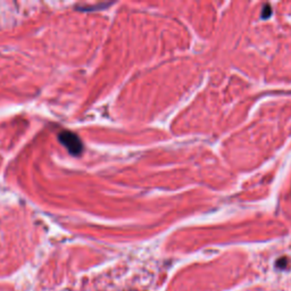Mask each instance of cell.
Listing matches in <instances>:
<instances>
[{
  "label": "cell",
  "instance_id": "obj_1",
  "mask_svg": "<svg viewBox=\"0 0 291 291\" xmlns=\"http://www.w3.org/2000/svg\"><path fill=\"white\" fill-rule=\"evenodd\" d=\"M59 140L73 155H79L82 151V142L72 132H63L59 134Z\"/></svg>",
  "mask_w": 291,
  "mask_h": 291
},
{
  "label": "cell",
  "instance_id": "obj_2",
  "mask_svg": "<svg viewBox=\"0 0 291 291\" xmlns=\"http://www.w3.org/2000/svg\"><path fill=\"white\" fill-rule=\"evenodd\" d=\"M271 14H272V11H271L270 5H269V4H266L265 6H264V8H263L262 18H270V15H271Z\"/></svg>",
  "mask_w": 291,
  "mask_h": 291
},
{
  "label": "cell",
  "instance_id": "obj_3",
  "mask_svg": "<svg viewBox=\"0 0 291 291\" xmlns=\"http://www.w3.org/2000/svg\"><path fill=\"white\" fill-rule=\"evenodd\" d=\"M286 265H287V258H280L279 260H277L276 266L280 267V269H284Z\"/></svg>",
  "mask_w": 291,
  "mask_h": 291
}]
</instances>
